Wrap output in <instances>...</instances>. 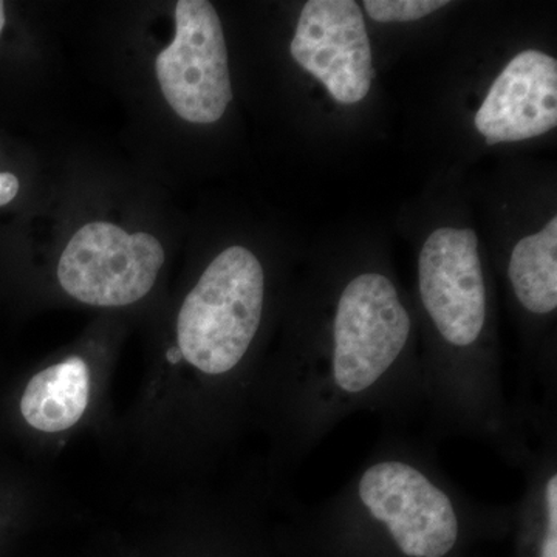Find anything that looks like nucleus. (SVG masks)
<instances>
[{
    "label": "nucleus",
    "mask_w": 557,
    "mask_h": 557,
    "mask_svg": "<svg viewBox=\"0 0 557 557\" xmlns=\"http://www.w3.org/2000/svg\"><path fill=\"white\" fill-rule=\"evenodd\" d=\"M20 193V180L10 172H0V207L9 205Z\"/></svg>",
    "instance_id": "obj_13"
},
{
    "label": "nucleus",
    "mask_w": 557,
    "mask_h": 557,
    "mask_svg": "<svg viewBox=\"0 0 557 557\" xmlns=\"http://www.w3.org/2000/svg\"><path fill=\"white\" fill-rule=\"evenodd\" d=\"M410 317L386 276L361 274L341 295L333 373L339 388L359 394L394 366L410 335Z\"/></svg>",
    "instance_id": "obj_4"
},
{
    "label": "nucleus",
    "mask_w": 557,
    "mask_h": 557,
    "mask_svg": "<svg viewBox=\"0 0 557 557\" xmlns=\"http://www.w3.org/2000/svg\"><path fill=\"white\" fill-rule=\"evenodd\" d=\"M420 295L440 335L457 347L474 344L486 321V287L472 230L434 231L418 260Z\"/></svg>",
    "instance_id": "obj_6"
},
{
    "label": "nucleus",
    "mask_w": 557,
    "mask_h": 557,
    "mask_svg": "<svg viewBox=\"0 0 557 557\" xmlns=\"http://www.w3.org/2000/svg\"><path fill=\"white\" fill-rule=\"evenodd\" d=\"M163 263L164 249L150 234L94 222L70 239L58 281L69 296L87 306L124 307L149 295Z\"/></svg>",
    "instance_id": "obj_3"
},
{
    "label": "nucleus",
    "mask_w": 557,
    "mask_h": 557,
    "mask_svg": "<svg viewBox=\"0 0 557 557\" xmlns=\"http://www.w3.org/2000/svg\"><path fill=\"white\" fill-rule=\"evenodd\" d=\"M557 61L528 50L515 57L494 81L475 115L487 145L522 141L555 129Z\"/></svg>",
    "instance_id": "obj_8"
},
{
    "label": "nucleus",
    "mask_w": 557,
    "mask_h": 557,
    "mask_svg": "<svg viewBox=\"0 0 557 557\" xmlns=\"http://www.w3.org/2000/svg\"><path fill=\"white\" fill-rule=\"evenodd\" d=\"M509 281L528 311L548 314L557 307V219L519 242L509 260Z\"/></svg>",
    "instance_id": "obj_10"
},
{
    "label": "nucleus",
    "mask_w": 557,
    "mask_h": 557,
    "mask_svg": "<svg viewBox=\"0 0 557 557\" xmlns=\"http://www.w3.org/2000/svg\"><path fill=\"white\" fill-rule=\"evenodd\" d=\"M3 27H5V5L0 2V35H2Z\"/></svg>",
    "instance_id": "obj_14"
},
{
    "label": "nucleus",
    "mask_w": 557,
    "mask_h": 557,
    "mask_svg": "<svg viewBox=\"0 0 557 557\" xmlns=\"http://www.w3.org/2000/svg\"><path fill=\"white\" fill-rule=\"evenodd\" d=\"M90 397L89 366L70 357L36 373L21 398V413L36 431L57 434L75 426Z\"/></svg>",
    "instance_id": "obj_9"
},
{
    "label": "nucleus",
    "mask_w": 557,
    "mask_h": 557,
    "mask_svg": "<svg viewBox=\"0 0 557 557\" xmlns=\"http://www.w3.org/2000/svg\"><path fill=\"white\" fill-rule=\"evenodd\" d=\"M358 493L406 556L443 557L456 545L458 520L453 502L410 465L381 461L364 472Z\"/></svg>",
    "instance_id": "obj_5"
},
{
    "label": "nucleus",
    "mask_w": 557,
    "mask_h": 557,
    "mask_svg": "<svg viewBox=\"0 0 557 557\" xmlns=\"http://www.w3.org/2000/svg\"><path fill=\"white\" fill-rule=\"evenodd\" d=\"M449 5L445 0H366V11L373 21L409 22L426 17L443 7Z\"/></svg>",
    "instance_id": "obj_11"
},
{
    "label": "nucleus",
    "mask_w": 557,
    "mask_h": 557,
    "mask_svg": "<svg viewBox=\"0 0 557 557\" xmlns=\"http://www.w3.org/2000/svg\"><path fill=\"white\" fill-rule=\"evenodd\" d=\"M164 100L185 121L212 124L233 100L228 50L218 11L207 0H180L175 38L156 61Z\"/></svg>",
    "instance_id": "obj_2"
},
{
    "label": "nucleus",
    "mask_w": 557,
    "mask_h": 557,
    "mask_svg": "<svg viewBox=\"0 0 557 557\" xmlns=\"http://www.w3.org/2000/svg\"><path fill=\"white\" fill-rule=\"evenodd\" d=\"M293 60L324 84L333 100L357 104L372 86V49L354 0H310L289 44Z\"/></svg>",
    "instance_id": "obj_7"
},
{
    "label": "nucleus",
    "mask_w": 557,
    "mask_h": 557,
    "mask_svg": "<svg viewBox=\"0 0 557 557\" xmlns=\"http://www.w3.org/2000/svg\"><path fill=\"white\" fill-rule=\"evenodd\" d=\"M547 536H545L542 557H557V478L553 475L548 480L547 493Z\"/></svg>",
    "instance_id": "obj_12"
},
{
    "label": "nucleus",
    "mask_w": 557,
    "mask_h": 557,
    "mask_svg": "<svg viewBox=\"0 0 557 557\" xmlns=\"http://www.w3.org/2000/svg\"><path fill=\"white\" fill-rule=\"evenodd\" d=\"M265 276L249 249L220 252L180 309V357L209 376L225 375L247 354L262 321Z\"/></svg>",
    "instance_id": "obj_1"
}]
</instances>
